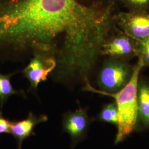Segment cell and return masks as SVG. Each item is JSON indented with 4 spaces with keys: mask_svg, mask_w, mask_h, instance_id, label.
I'll return each instance as SVG.
<instances>
[{
    "mask_svg": "<svg viewBox=\"0 0 149 149\" xmlns=\"http://www.w3.org/2000/svg\"><path fill=\"white\" fill-rule=\"evenodd\" d=\"M117 0H0V61L37 55L56 62L53 80L85 84L111 33Z\"/></svg>",
    "mask_w": 149,
    "mask_h": 149,
    "instance_id": "obj_1",
    "label": "cell"
},
{
    "mask_svg": "<svg viewBox=\"0 0 149 149\" xmlns=\"http://www.w3.org/2000/svg\"><path fill=\"white\" fill-rule=\"evenodd\" d=\"M143 68L142 61L138 59L137 63L134 65L132 79L123 88L116 93H108L102 92L91 85L90 81H87L83 87V91L108 96L114 99L118 111L117 133L114 141L116 145L124 142L135 132L138 113V83L140 71Z\"/></svg>",
    "mask_w": 149,
    "mask_h": 149,
    "instance_id": "obj_2",
    "label": "cell"
},
{
    "mask_svg": "<svg viewBox=\"0 0 149 149\" xmlns=\"http://www.w3.org/2000/svg\"><path fill=\"white\" fill-rule=\"evenodd\" d=\"M134 65L129 60L108 57L102 65L97 76L99 90L112 93L121 90L133 74Z\"/></svg>",
    "mask_w": 149,
    "mask_h": 149,
    "instance_id": "obj_3",
    "label": "cell"
},
{
    "mask_svg": "<svg viewBox=\"0 0 149 149\" xmlns=\"http://www.w3.org/2000/svg\"><path fill=\"white\" fill-rule=\"evenodd\" d=\"M114 23L136 41L149 39V12H117Z\"/></svg>",
    "mask_w": 149,
    "mask_h": 149,
    "instance_id": "obj_4",
    "label": "cell"
},
{
    "mask_svg": "<svg viewBox=\"0 0 149 149\" xmlns=\"http://www.w3.org/2000/svg\"><path fill=\"white\" fill-rule=\"evenodd\" d=\"M101 56L130 60L137 57L136 42L114 25L102 45Z\"/></svg>",
    "mask_w": 149,
    "mask_h": 149,
    "instance_id": "obj_5",
    "label": "cell"
},
{
    "mask_svg": "<svg viewBox=\"0 0 149 149\" xmlns=\"http://www.w3.org/2000/svg\"><path fill=\"white\" fill-rule=\"evenodd\" d=\"M88 108L81 107L74 112L69 111L63 114V130L69 134L73 148L86 138L91 123L95 118L88 115Z\"/></svg>",
    "mask_w": 149,
    "mask_h": 149,
    "instance_id": "obj_6",
    "label": "cell"
},
{
    "mask_svg": "<svg viewBox=\"0 0 149 149\" xmlns=\"http://www.w3.org/2000/svg\"><path fill=\"white\" fill-rule=\"evenodd\" d=\"M56 67L55 60L44 55H37L22 71L30 83L29 90L36 92L39 84L47 80L48 76Z\"/></svg>",
    "mask_w": 149,
    "mask_h": 149,
    "instance_id": "obj_7",
    "label": "cell"
},
{
    "mask_svg": "<svg viewBox=\"0 0 149 149\" xmlns=\"http://www.w3.org/2000/svg\"><path fill=\"white\" fill-rule=\"evenodd\" d=\"M137 120L134 133L149 132V79L140 76L137 90Z\"/></svg>",
    "mask_w": 149,
    "mask_h": 149,
    "instance_id": "obj_8",
    "label": "cell"
},
{
    "mask_svg": "<svg viewBox=\"0 0 149 149\" xmlns=\"http://www.w3.org/2000/svg\"><path fill=\"white\" fill-rule=\"evenodd\" d=\"M48 120V116L46 115L37 117L31 112L26 119L12 121L11 134L17 141V149H22L24 140L32 135H36L34 129L38 124L45 122Z\"/></svg>",
    "mask_w": 149,
    "mask_h": 149,
    "instance_id": "obj_9",
    "label": "cell"
},
{
    "mask_svg": "<svg viewBox=\"0 0 149 149\" xmlns=\"http://www.w3.org/2000/svg\"><path fill=\"white\" fill-rule=\"evenodd\" d=\"M17 72H15L6 74L0 73V112H2L3 104L10 97L14 95L26 96L23 91L16 90L12 85L11 78Z\"/></svg>",
    "mask_w": 149,
    "mask_h": 149,
    "instance_id": "obj_10",
    "label": "cell"
},
{
    "mask_svg": "<svg viewBox=\"0 0 149 149\" xmlns=\"http://www.w3.org/2000/svg\"><path fill=\"white\" fill-rule=\"evenodd\" d=\"M95 120L112 124L117 127L118 123V111L116 102H111L103 105Z\"/></svg>",
    "mask_w": 149,
    "mask_h": 149,
    "instance_id": "obj_11",
    "label": "cell"
},
{
    "mask_svg": "<svg viewBox=\"0 0 149 149\" xmlns=\"http://www.w3.org/2000/svg\"><path fill=\"white\" fill-rule=\"evenodd\" d=\"M128 11L149 12V0H117Z\"/></svg>",
    "mask_w": 149,
    "mask_h": 149,
    "instance_id": "obj_12",
    "label": "cell"
},
{
    "mask_svg": "<svg viewBox=\"0 0 149 149\" xmlns=\"http://www.w3.org/2000/svg\"><path fill=\"white\" fill-rule=\"evenodd\" d=\"M136 42L137 57L142 61L144 67H149V39Z\"/></svg>",
    "mask_w": 149,
    "mask_h": 149,
    "instance_id": "obj_13",
    "label": "cell"
},
{
    "mask_svg": "<svg viewBox=\"0 0 149 149\" xmlns=\"http://www.w3.org/2000/svg\"><path fill=\"white\" fill-rule=\"evenodd\" d=\"M11 122L9 119L3 116L2 112H0V135L11 133Z\"/></svg>",
    "mask_w": 149,
    "mask_h": 149,
    "instance_id": "obj_14",
    "label": "cell"
}]
</instances>
